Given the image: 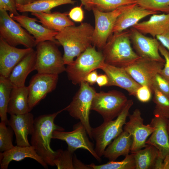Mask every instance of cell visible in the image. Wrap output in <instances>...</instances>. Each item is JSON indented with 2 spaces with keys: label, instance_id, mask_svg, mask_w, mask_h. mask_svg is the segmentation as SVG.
Listing matches in <instances>:
<instances>
[{
  "label": "cell",
  "instance_id": "cell-12",
  "mask_svg": "<svg viewBox=\"0 0 169 169\" xmlns=\"http://www.w3.org/2000/svg\"><path fill=\"white\" fill-rule=\"evenodd\" d=\"M164 64L140 57L124 69L136 82L141 85L148 86L153 93V80L156 75L160 73Z\"/></svg>",
  "mask_w": 169,
  "mask_h": 169
},
{
  "label": "cell",
  "instance_id": "cell-6",
  "mask_svg": "<svg viewBox=\"0 0 169 169\" xmlns=\"http://www.w3.org/2000/svg\"><path fill=\"white\" fill-rule=\"evenodd\" d=\"M80 84L79 89L70 103L66 107L65 110L69 112L71 116L80 120L85 127L90 138L93 139L89 115L92 101L96 92L85 81H82Z\"/></svg>",
  "mask_w": 169,
  "mask_h": 169
},
{
  "label": "cell",
  "instance_id": "cell-13",
  "mask_svg": "<svg viewBox=\"0 0 169 169\" xmlns=\"http://www.w3.org/2000/svg\"><path fill=\"white\" fill-rule=\"evenodd\" d=\"M58 74L37 73L31 79L28 87V104L30 111L56 87Z\"/></svg>",
  "mask_w": 169,
  "mask_h": 169
},
{
  "label": "cell",
  "instance_id": "cell-1",
  "mask_svg": "<svg viewBox=\"0 0 169 169\" xmlns=\"http://www.w3.org/2000/svg\"><path fill=\"white\" fill-rule=\"evenodd\" d=\"M94 30L90 23H82L78 26H68L58 32L54 38L63 47L65 65L72 64L75 57L91 46Z\"/></svg>",
  "mask_w": 169,
  "mask_h": 169
},
{
  "label": "cell",
  "instance_id": "cell-43",
  "mask_svg": "<svg viewBox=\"0 0 169 169\" xmlns=\"http://www.w3.org/2000/svg\"><path fill=\"white\" fill-rule=\"evenodd\" d=\"M98 76V74L96 70H95L87 74L84 78L83 81L87 82L91 85H93L96 83Z\"/></svg>",
  "mask_w": 169,
  "mask_h": 169
},
{
  "label": "cell",
  "instance_id": "cell-37",
  "mask_svg": "<svg viewBox=\"0 0 169 169\" xmlns=\"http://www.w3.org/2000/svg\"><path fill=\"white\" fill-rule=\"evenodd\" d=\"M154 86L169 98V81L159 73L155 77L153 81L152 87Z\"/></svg>",
  "mask_w": 169,
  "mask_h": 169
},
{
  "label": "cell",
  "instance_id": "cell-9",
  "mask_svg": "<svg viewBox=\"0 0 169 169\" xmlns=\"http://www.w3.org/2000/svg\"><path fill=\"white\" fill-rule=\"evenodd\" d=\"M23 28L7 11L0 9V37L13 46L22 45L33 48L36 46L35 39Z\"/></svg>",
  "mask_w": 169,
  "mask_h": 169
},
{
  "label": "cell",
  "instance_id": "cell-17",
  "mask_svg": "<svg viewBox=\"0 0 169 169\" xmlns=\"http://www.w3.org/2000/svg\"><path fill=\"white\" fill-rule=\"evenodd\" d=\"M99 69L102 70L108 78L106 86L119 87L126 90L129 95L135 96L136 90L141 85L131 77L124 68L110 65L104 61Z\"/></svg>",
  "mask_w": 169,
  "mask_h": 169
},
{
  "label": "cell",
  "instance_id": "cell-44",
  "mask_svg": "<svg viewBox=\"0 0 169 169\" xmlns=\"http://www.w3.org/2000/svg\"><path fill=\"white\" fill-rule=\"evenodd\" d=\"M73 164L74 169H91L87 165H85L78 159L75 154L73 157Z\"/></svg>",
  "mask_w": 169,
  "mask_h": 169
},
{
  "label": "cell",
  "instance_id": "cell-39",
  "mask_svg": "<svg viewBox=\"0 0 169 169\" xmlns=\"http://www.w3.org/2000/svg\"><path fill=\"white\" fill-rule=\"evenodd\" d=\"M159 50L165 60L164 67L159 74L169 81V51L161 44L159 47Z\"/></svg>",
  "mask_w": 169,
  "mask_h": 169
},
{
  "label": "cell",
  "instance_id": "cell-30",
  "mask_svg": "<svg viewBox=\"0 0 169 169\" xmlns=\"http://www.w3.org/2000/svg\"><path fill=\"white\" fill-rule=\"evenodd\" d=\"M13 86L8 78L0 76V117L1 121L8 125L7 109Z\"/></svg>",
  "mask_w": 169,
  "mask_h": 169
},
{
  "label": "cell",
  "instance_id": "cell-2",
  "mask_svg": "<svg viewBox=\"0 0 169 169\" xmlns=\"http://www.w3.org/2000/svg\"><path fill=\"white\" fill-rule=\"evenodd\" d=\"M66 107L52 114L40 115L34 119V129L31 135V145L48 165L55 166L54 160L56 151L50 146L52 134L55 130L64 131L63 127L56 125L54 119Z\"/></svg>",
  "mask_w": 169,
  "mask_h": 169
},
{
  "label": "cell",
  "instance_id": "cell-10",
  "mask_svg": "<svg viewBox=\"0 0 169 169\" xmlns=\"http://www.w3.org/2000/svg\"><path fill=\"white\" fill-rule=\"evenodd\" d=\"M127 5L107 12L101 11L95 8H92L95 23L92 40L94 46L100 50H102L113 33V29L117 18L125 10Z\"/></svg>",
  "mask_w": 169,
  "mask_h": 169
},
{
  "label": "cell",
  "instance_id": "cell-25",
  "mask_svg": "<svg viewBox=\"0 0 169 169\" xmlns=\"http://www.w3.org/2000/svg\"><path fill=\"white\" fill-rule=\"evenodd\" d=\"M133 143L131 135L123 131L105 149L103 155L110 161H115L119 156H125L131 152Z\"/></svg>",
  "mask_w": 169,
  "mask_h": 169
},
{
  "label": "cell",
  "instance_id": "cell-48",
  "mask_svg": "<svg viewBox=\"0 0 169 169\" xmlns=\"http://www.w3.org/2000/svg\"><path fill=\"white\" fill-rule=\"evenodd\" d=\"M16 5H26L30 4L38 0H15Z\"/></svg>",
  "mask_w": 169,
  "mask_h": 169
},
{
  "label": "cell",
  "instance_id": "cell-20",
  "mask_svg": "<svg viewBox=\"0 0 169 169\" xmlns=\"http://www.w3.org/2000/svg\"><path fill=\"white\" fill-rule=\"evenodd\" d=\"M158 13L147 10L136 3L127 5L125 10L117 18L113 29V33L127 29L138 23L143 18Z\"/></svg>",
  "mask_w": 169,
  "mask_h": 169
},
{
  "label": "cell",
  "instance_id": "cell-16",
  "mask_svg": "<svg viewBox=\"0 0 169 169\" xmlns=\"http://www.w3.org/2000/svg\"><path fill=\"white\" fill-rule=\"evenodd\" d=\"M33 48L19 49L9 44L0 37V76L8 78L14 67Z\"/></svg>",
  "mask_w": 169,
  "mask_h": 169
},
{
  "label": "cell",
  "instance_id": "cell-49",
  "mask_svg": "<svg viewBox=\"0 0 169 169\" xmlns=\"http://www.w3.org/2000/svg\"><path fill=\"white\" fill-rule=\"evenodd\" d=\"M167 130H168V134L169 135V121L168 122V125H167Z\"/></svg>",
  "mask_w": 169,
  "mask_h": 169
},
{
  "label": "cell",
  "instance_id": "cell-5",
  "mask_svg": "<svg viewBox=\"0 0 169 169\" xmlns=\"http://www.w3.org/2000/svg\"><path fill=\"white\" fill-rule=\"evenodd\" d=\"M56 44L47 41L36 45L35 70L38 73L59 75L65 71L63 56Z\"/></svg>",
  "mask_w": 169,
  "mask_h": 169
},
{
  "label": "cell",
  "instance_id": "cell-18",
  "mask_svg": "<svg viewBox=\"0 0 169 169\" xmlns=\"http://www.w3.org/2000/svg\"><path fill=\"white\" fill-rule=\"evenodd\" d=\"M150 124L155 128L146 143L152 145L159 151V156L165 158L169 153V136L167 125L169 119L159 115H154Z\"/></svg>",
  "mask_w": 169,
  "mask_h": 169
},
{
  "label": "cell",
  "instance_id": "cell-29",
  "mask_svg": "<svg viewBox=\"0 0 169 169\" xmlns=\"http://www.w3.org/2000/svg\"><path fill=\"white\" fill-rule=\"evenodd\" d=\"M132 153L135 158L136 169H154L159 156L158 150L150 145Z\"/></svg>",
  "mask_w": 169,
  "mask_h": 169
},
{
  "label": "cell",
  "instance_id": "cell-11",
  "mask_svg": "<svg viewBox=\"0 0 169 169\" xmlns=\"http://www.w3.org/2000/svg\"><path fill=\"white\" fill-rule=\"evenodd\" d=\"M86 130L80 121L74 125L73 130L69 132L54 131L52 138L65 141L67 144V150L74 153L78 149L88 151L98 161L101 159L96 153L93 143L89 140Z\"/></svg>",
  "mask_w": 169,
  "mask_h": 169
},
{
  "label": "cell",
  "instance_id": "cell-23",
  "mask_svg": "<svg viewBox=\"0 0 169 169\" xmlns=\"http://www.w3.org/2000/svg\"><path fill=\"white\" fill-rule=\"evenodd\" d=\"M36 52L33 50L26 55L13 69L8 78L13 87L25 86L28 75L35 70Z\"/></svg>",
  "mask_w": 169,
  "mask_h": 169
},
{
  "label": "cell",
  "instance_id": "cell-7",
  "mask_svg": "<svg viewBox=\"0 0 169 169\" xmlns=\"http://www.w3.org/2000/svg\"><path fill=\"white\" fill-rule=\"evenodd\" d=\"M104 61L102 52L97 51L94 46L89 47L66 68L69 79L74 84H80L87 74L99 69Z\"/></svg>",
  "mask_w": 169,
  "mask_h": 169
},
{
  "label": "cell",
  "instance_id": "cell-35",
  "mask_svg": "<svg viewBox=\"0 0 169 169\" xmlns=\"http://www.w3.org/2000/svg\"><path fill=\"white\" fill-rule=\"evenodd\" d=\"M140 6L149 11L169 13V0H133Z\"/></svg>",
  "mask_w": 169,
  "mask_h": 169
},
{
  "label": "cell",
  "instance_id": "cell-19",
  "mask_svg": "<svg viewBox=\"0 0 169 169\" xmlns=\"http://www.w3.org/2000/svg\"><path fill=\"white\" fill-rule=\"evenodd\" d=\"M34 119L30 112L10 115L8 125L13 129L15 135L17 145L22 146H31L28 136L33 133Z\"/></svg>",
  "mask_w": 169,
  "mask_h": 169
},
{
  "label": "cell",
  "instance_id": "cell-41",
  "mask_svg": "<svg viewBox=\"0 0 169 169\" xmlns=\"http://www.w3.org/2000/svg\"><path fill=\"white\" fill-rule=\"evenodd\" d=\"M68 15L72 20L76 22H81L84 18V13L81 6L72 8L69 12Z\"/></svg>",
  "mask_w": 169,
  "mask_h": 169
},
{
  "label": "cell",
  "instance_id": "cell-4",
  "mask_svg": "<svg viewBox=\"0 0 169 169\" xmlns=\"http://www.w3.org/2000/svg\"><path fill=\"white\" fill-rule=\"evenodd\" d=\"M133 105V100H128L125 106L114 120L104 121L100 126L92 128L91 135L95 141V151L100 157L106 147L123 131L129 111Z\"/></svg>",
  "mask_w": 169,
  "mask_h": 169
},
{
  "label": "cell",
  "instance_id": "cell-14",
  "mask_svg": "<svg viewBox=\"0 0 169 169\" xmlns=\"http://www.w3.org/2000/svg\"><path fill=\"white\" fill-rule=\"evenodd\" d=\"M128 117L129 121L126 122L123 129L132 137L131 152L134 153L147 146L146 142L147 138L154 131L155 128L150 124H144V120L138 109H136L132 114H129Z\"/></svg>",
  "mask_w": 169,
  "mask_h": 169
},
{
  "label": "cell",
  "instance_id": "cell-32",
  "mask_svg": "<svg viewBox=\"0 0 169 169\" xmlns=\"http://www.w3.org/2000/svg\"><path fill=\"white\" fill-rule=\"evenodd\" d=\"M152 90L153 101L156 104L154 115H159L169 119V98L155 87L153 86Z\"/></svg>",
  "mask_w": 169,
  "mask_h": 169
},
{
  "label": "cell",
  "instance_id": "cell-8",
  "mask_svg": "<svg viewBox=\"0 0 169 169\" xmlns=\"http://www.w3.org/2000/svg\"><path fill=\"white\" fill-rule=\"evenodd\" d=\"M128 100L125 95L121 92L116 90L107 92L101 91L95 93L91 110L100 115L104 121L112 120L120 113Z\"/></svg>",
  "mask_w": 169,
  "mask_h": 169
},
{
  "label": "cell",
  "instance_id": "cell-21",
  "mask_svg": "<svg viewBox=\"0 0 169 169\" xmlns=\"http://www.w3.org/2000/svg\"><path fill=\"white\" fill-rule=\"evenodd\" d=\"M15 21L18 22L34 38L36 45L43 42L49 41L59 44L55 39L58 32L49 29L36 23V18H32L24 15H10Z\"/></svg>",
  "mask_w": 169,
  "mask_h": 169
},
{
  "label": "cell",
  "instance_id": "cell-34",
  "mask_svg": "<svg viewBox=\"0 0 169 169\" xmlns=\"http://www.w3.org/2000/svg\"><path fill=\"white\" fill-rule=\"evenodd\" d=\"M5 122L0 123V151L3 152L10 149L14 146L13 138L14 133L12 128L7 126Z\"/></svg>",
  "mask_w": 169,
  "mask_h": 169
},
{
  "label": "cell",
  "instance_id": "cell-33",
  "mask_svg": "<svg viewBox=\"0 0 169 169\" xmlns=\"http://www.w3.org/2000/svg\"><path fill=\"white\" fill-rule=\"evenodd\" d=\"M136 3L133 0H91L92 8L103 12L113 11L121 6Z\"/></svg>",
  "mask_w": 169,
  "mask_h": 169
},
{
  "label": "cell",
  "instance_id": "cell-28",
  "mask_svg": "<svg viewBox=\"0 0 169 169\" xmlns=\"http://www.w3.org/2000/svg\"><path fill=\"white\" fill-rule=\"evenodd\" d=\"M75 0H38L26 5H16L20 12L51 13V10L56 7L66 4H74Z\"/></svg>",
  "mask_w": 169,
  "mask_h": 169
},
{
  "label": "cell",
  "instance_id": "cell-47",
  "mask_svg": "<svg viewBox=\"0 0 169 169\" xmlns=\"http://www.w3.org/2000/svg\"><path fill=\"white\" fill-rule=\"evenodd\" d=\"M91 0H80L82 5H83L85 8L88 11L92 9V8L90 4Z\"/></svg>",
  "mask_w": 169,
  "mask_h": 169
},
{
  "label": "cell",
  "instance_id": "cell-26",
  "mask_svg": "<svg viewBox=\"0 0 169 169\" xmlns=\"http://www.w3.org/2000/svg\"><path fill=\"white\" fill-rule=\"evenodd\" d=\"M28 89L25 85L13 87L8 107L7 113L10 115L30 112L28 104Z\"/></svg>",
  "mask_w": 169,
  "mask_h": 169
},
{
  "label": "cell",
  "instance_id": "cell-31",
  "mask_svg": "<svg viewBox=\"0 0 169 169\" xmlns=\"http://www.w3.org/2000/svg\"><path fill=\"white\" fill-rule=\"evenodd\" d=\"M87 165L91 169H136V168L135 158L132 153L126 156L121 161H110L100 165H95L93 163Z\"/></svg>",
  "mask_w": 169,
  "mask_h": 169
},
{
  "label": "cell",
  "instance_id": "cell-27",
  "mask_svg": "<svg viewBox=\"0 0 169 169\" xmlns=\"http://www.w3.org/2000/svg\"><path fill=\"white\" fill-rule=\"evenodd\" d=\"M31 14L35 16L45 27L60 32L66 27L74 25V23L68 17L65 13L54 12L46 13L43 12L32 13Z\"/></svg>",
  "mask_w": 169,
  "mask_h": 169
},
{
  "label": "cell",
  "instance_id": "cell-38",
  "mask_svg": "<svg viewBox=\"0 0 169 169\" xmlns=\"http://www.w3.org/2000/svg\"><path fill=\"white\" fill-rule=\"evenodd\" d=\"M152 91L147 85H141L136 90L135 97L140 102L146 103L149 102L151 98Z\"/></svg>",
  "mask_w": 169,
  "mask_h": 169
},
{
  "label": "cell",
  "instance_id": "cell-40",
  "mask_svg": "<svg viewBox=\"0 0 169 169\" xmlns=\"http://www.w3.org/2000/svg\"><path fill=\"white\" fill-rule=\"evenodd\" d=\"M0 9L9 11L10 15H19L17 9L15 0H0Z\"/></svg>",
  "mask_w": 169,
  "mask_h": 169
},
{
  "label": "cell",
  "instance_id": "cell-22",
  "mask_svg": "<svg viewBox=\"0 0 169 169\" xmlns=\"http://www.w3.org/2000/svg\"><path fill=\"white\" fill-rule=\"evenodd\" d=\"M32 159L46 169L48 165L37 153L33 147L16 145L10 149L0 153V166L1 169H7L10 162L13 161H20L26 158Z\"/></svg>",
  "mask_w": 169,
  "mask_h": 169
},
{
  "label": "cell",
  "instance_id": "cell-3",
  "mask_svg": "<svg viewBox=\"0 0 169 169\" xmlns=\"http://www.w3.org/2000/svg\"><path fill=\"white\" fill-rule=\"evenodd\" d=\"M130 30L113 33L102 49L104 62L125 68L140 57L131 46Z\"/></svg>",
  "mask_w": 169,
  "mask_h": 169
},
{
  "label": "cell",
  "instance_id": "cell-36",
  "mask_svg": "<svg viewBox=\"0 0 169 169\" xmlns=\"http://www.w3.org/2000/svg\"><path fill=\"white\" fill-rule=\"evenodd\" d=\"M54 160L55 166L58 169H74L73 164V153L68 150L59 149L56 151Z\"/></svg>",
  "mask_w": 169,
  "mask_h": 169
},
{
  "label": "cell",
  "instance_id": "cell-24",
  "mask_svg": "<svg viewBox=\"0 0 169 169\" xmlns=\"http://www.w3.org/2000/svg\"><path fill=\"white\" fill-rule=\"evenodd\" d=\"M132 27L144 34L156 37L169 30V13L153 14L148 20L139 22Z\"/></svg>",
  "mask_w": 169,
  "mask_h": 169
},
{
  "label": "cell",
  "instance_id": "cell-15",
  "mask_svg": "<svg viewBox=\"0 0 169 169\" xmlns=\"http://www.w3.org/2000/svg\"><path fill=\"white\" fill-rule=\"evenodd\" d=\"M129 30L131 44L140 57L165 63V59L159 53L161 43L156 38L146 36L133 27Z\"/></svg>",
  "mask_w": 169,
  "mask_h": 169
},
{
  "label": "cell",
  "instance_id": "cell-46",
  "mask_svg": "<svg viewBox=\"0 0 169 169\" xmlns=\"http://www.w3.org/2000/svg\"><path fill=\"white\" fill-rule=\"evenodd\" d=\"M162 169H169V153L166 156L164 159Z\"/></svg>",
  "mask_w": 169,
  "mask_h": 169
},
{
  "label": "cell",
  "instance_id": "cell-45",
  "mask_svg": "<svg viewBox=\"0 0 169 169\" xmlns=\"http://www.w3.org/2000/svg\"><path fill=\"white\" fill-rule=\"evenodd\" d=\"M108 82V79L107 75L105 74L98 75L96 82L98 85L100 87L106 86Z\"/></svg>",
  "mask_w": 169,
  "mask_h": 169
},
{
  "label": "cell",
  "instance_id": "cell-42",
  "mask_svg": "<svg viewBox=\"0 0 169 169\" xmlns=\"http://www.w3.org/2000/svg\"><path fill=\"white\" fill-rule=\"evenodd\" d=\"M161 44L169 50V30L162 34L156 37Z\"/></svg>",
  "mask_w": 169,
  "mask_h": 169
}]
</instances>
